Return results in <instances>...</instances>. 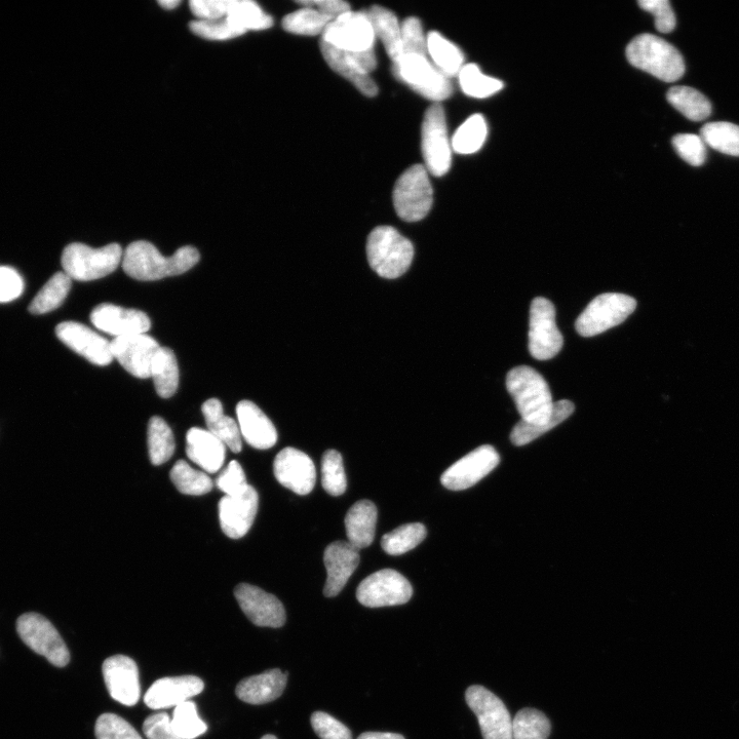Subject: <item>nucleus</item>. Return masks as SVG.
<instances>
[{"label": "nucleus", "mask_w": 739, "mask_h": 739, "mask_svg": "<svg viewBox=\"0 0 739 739\" xmlns=\"http://www.w3.org/2000/svg\"><path fill=\"white\" fill-rule=\"evenodd\" d=\"M201 259L196 248L186 246L171 257H164L157 247L146 241L134 242L126 249L123 268L126 274L138 281H159L185 274Z\"/></svg>", "instance_id": "obj_1"}, {"label": "nucleus", "mask_w": 739, "mask_h": 739, "mask_svg": "<svg viewBox=\"0 0 739 739\" xmlns=\"http://www.w3.org/2000/svg\"><path fill=\"white\" fill-rule=\"evenodd\" d=\"M507 387L522 420L535 425L552 421L554 405L549 384L533 368L520 366L511 370Z\"/></svg>", "instance_id": "obj_2"}, {"label": "nucleus", "mask_w": 739, "mask_h": 739, "mask_svg": "<svg viewBox=\"0 0 739 739\" xmlns=\"http://www.w3.org/2000/svg\"><path fill=\"white\" fill-rule=\"evenodd\" d=\"M631 65L666 83L677 82L685 73L681 53L671 44L652 34H641L627 48Z\"/></svg>", "instance_id": "obj_3"}, {"label": "nucleus", "mask_w": 739, "mask_h": 739, "mask_svg": "<svg viewBox=\"0 0 739 739\" xmlns=\"http://www.w3.org/2000/svg\"><path fill=\"white\" fill-rule=\"evenodd\" d=\"M367 256L371 267L381 278L398 279L409 269L414 248L396 228L379 226L370 233Z\"/></svg>", "instance_id": "obj_4"}, {"label": "nucleus", "mask_w": 739, "mask_h": 739, "mask_svg": "<svg viewBox=\"0 0 739 739\" xmlns=\"http://www.w3.org/2000/svg\"><path fill=\"white\" fill-rule=\"evenodd\" d=\"M123 257V249L119 244L94 249L85 244L74 243L64 249L61 262L65 274L71 280L90 282L112 274Z\"/></svg>", "instance_id": "obj_5"}, {"label": "nucleus", "mask_w": 739, "mask_h": 739, "mask_svg": "<svg viewBox=\"0 0 739 739\" xmlns=\"http://www.w3.org/2000/svg\"><path fill=\"white\" fill-rule=\"evenodd\" d=\"M393 73L399 81L425 99L440 103L453 94V86L427 56L404 55L393 63Z\"/></svg>", "instance_id": "obj_6"}, {"label": "nucleus", "mask_w": 739, "mask_h": 739, "mask_svg": "<svg viewBox=\"0 0 739 739\" xmlns=\"http://www.w3.org/2000/svg\"><path fill=\"white\" fill-rule=\"evenodd\" d=\"M434 190L429 172L422 165L406 170L394 188V206L398 216L407 222H417L430 213Z\"/></svg>", "instance_id": "obj_7"}, {"label": "nucleus", "mask_w": 739, "mask_h": 739, "mask_svg": "<svg viewBox=\"0 0 739 739\" xmlns=\"http://www.w3.org/2000/svg\"><path fill=\"white\" fill-rule=\"evenodd\" d=\"M637 301L631 296L606 293L597 296L576 321L577 333L594 337L624 323L636 310Z\"/></svg>", "instance_id": "obj_8"}, {"label": "nucleus", "mask_w": 739, "mask_h": 739, "mask_svg": "<svg viewBox=\"0 0 739 739\" xmlns=\"http://www.w3.org/2000/svg\"><path fill=\"white\" fill-rule=\"evenodd\" d=\"M421 148L425 169L436 177L446 175L452 163L451 142L446 115L440 103L426 110L421 129Z\"/></svg>", "instance_id": "obj_9"}, {"label": "nucleus", "mask_w": 739, "mask_h": 739, "mask_svg": "<svg viewBox=\"0 0 739 739\" xmlns=\"http://www.w3.org/2000/svg\"><path fill=\"white\" fill-rule=\"evenodd\" d=\"M17 631L31 650L45 656L53 666L64 668L69 664V650L45 616L37 613L23 614L17 621Z\"/></svg>", "instance_id": "obj_10"}, {"label": "nucleus", "mask_w": 739, "mask_h": 739, "mask_svg": "<svg viewBox=\"0 0 739 739\" xmlns=\"http://www.w3.org/2000/svg\"><path fill=\"white\" fill-rule=\"evenodd\" d=\"M564 344V338L556 324L554 304L542 297L532 301L529 322V352L539 361L556 357Z\"/></svg>", "instance_id": "obj_11"}, {"label": "nucleus", "mask_w": 739, "mask_h": 739, "mask_svg": "<svg viewBox=\"0 0 739 739\" xmlns=\"http://www.w3.org/2000/svg\"><path fill=\"white\" fill-rule=\"evenodd\" d=\"M466 704L476 714L484 739H513V720L502 700L487 688L471 686Z\"/></svg>", "instance_id": "obj_12"}, {"label": "nucleus", "mask_w": 739, "mask_h": 739, "mask_svg": "<svg viewBox=\"0 0 739 739\" xmlns=\"http://www.w3.org/2000/svg\"><path fill=\"white\" fill-rule=\"evenodd\" d=\"M412 596L409 580L393 569H383L368 576L357 591L359 602L369 608L404 605Z\"/></svg>", "instance_id": "obj_13"}, {"label": "nucleus", "mask_w": 739, "mask_h": 739, "mask_svg": "<svg viewBox=\"0 0 739 739\" xmlns=\"http://www.w3.org/2000/svg\"><path fill=\"white\" fill-rule=\"evenodd\" d=\"M320 47L328 65L352 83L363 95L375 97L378 94V88L370 76V73L377 67L374 50L358 53L345 52L324 41H321Z\"/></svg>", "instance_id": "obj_14"}, {"label": "nucleus", "mask_w": 739, "mask_h": 739, "mask_svg": "<svg viewBox=\"0 0 739 739\" xmlns=\"http://www.w3.org/2000/svg\"><path fill=\"white\" fill-rule=\"evenodd\" d=\"M376 36L366 12L350 11L332 21L323 33L322 41L345 52L374 50Z\"/></svg>", "instance_id": "obj_15"}, {"label": "nucleus", "mask_w": 739, "mask_h": 739, "mask_svg": "<svg viewBox=\"0 0 739 739\" xmlns=\"http://www.w3.org/2000/svg\"><path fill=\"white\" fill-rule=\"evenodd\" d=\"M499 462V454L492 446H481L450 466L441 482L452 491L469 489L488 476Z\"/></svg>", "instance_id": "obj_16"}, {"label": "nucleus", "mask_w": 739, "mask_h": 739, "mask_svg": "<svg viewBox=\"0 0 739 739\" xmlns=\"http://www.w3.org/2000/svg\"><path fill=\"white\" fill-rule=\"evenodd\" d=\"M259 505L257 491L248 486L239 494L221 498L219 501V521L226 536L240 539L250 531Z\"/></svg>", "instance_id": "obj_17"}, {"label": "nucleus", "mask_w": 739, "mask_h": 739, "mask_svg": "<svg viewBox=\"0 0 739 739\" xmlns=\"http://www.w3.org/2000/svg\"><path fill=\"white\" fill-rule=\"evenodd\" d=\"M102 673L107 690L115 702L127 707L138 704L141 695L139 670L131 657L114 655L107 658Z\"/></svg>", "instance_id": "obj_18"}, {"label": "nucleus", "mask_w": 739, "mask_h": 739, "mask_svg": "<svg viewBox=\"0 0 739 739\" xmlns=\"http://www.w3.org/2000/svg\"><path fill=\"white\" fill-rule=\"evenodd\" d=\"M113 359L133 376L150 378L151 365L161 346L157 340L146 334L115 338L110 342Z\"/></svg>", "instance_id": "obj_19"}, {"label": "nucleus", "mask_w": 739, "mask_h": 739, "mask_svg": "<svg viewBox=\"0 0 739 739\" xmlns=\"http://www.w3.org/2000/svg\"><path fill=\"white\" fill-rule=\"evenodd\" d=\"M235 596L245 615L257 627L279 629L286 624V611L282 602L274 595L242 583Z\"/></svg>", "instance_id": "obj_20"}, {"label": "nucleus", "mask_w": 739, "mask_h": 739, "mask_svg": "<svg viewBox=\"0 0 739 739\" xmlns=\"http://www.w3.org/2000/svg\"><path fill=\"white\" fill-rule=\"evenodd\" d=\"M274 473L281 485L298 495L309 494L317 481L313 459L295 448H286L277 455Z\"/></svg>", "instance_id": "obj_21"}, {"label": "nucleus", "mask_w": 739, "mask_h": 739, "mask_svg": "<svg viewBox=\"0 0 739 739\" xmlns=\"http://www.w3.org/2000/svg\"><path fill=\"white\" fill-rule=\"evenodd\" d=\"M57 337L76 354L97 366H107L113 361L110 342L89 327L65 322L57 326Z\"/></svg>", "instance_id": "obj_22"}, {"label": "nucleus", "mask_w": 739, "mask_h": 739, "mask_svg": "<svg viewBox=\"0 0 739 739\" xmlns=\"http://www.w3.org/2000/svg\"><path fill=\"white\" fill-rule=\"evenodd\" d=\"M91 321L97 329L115 338L145 334L151 328V322L143 311L110 303L98 305L92 311Z\"/></svg>", "instance_id": "obj_23"}, {"label": "nucleus", "mask_w": 739, "mask_h": 739, "mask_svg": "<svg viewBox=\"0 0 739 739\" xmlns=\"http://www.w3.org/2000/svg\"><path fill=\"white\" fill-rule=\"evenodd\" d=\"M205 684L196 676L168 677L155 681L144 696L152 710L177 707L203 692Z\"/></svg>", "instance_id": "obj_24"}, {"label": "nucleus", "mask_w": 739, "mask_h": 739, "mask_svg": "<svg viewBox=\"0 0 739 739\" xmlns=\"http://www.w3.org/2000/svg\"><path fill=\"white\" fill-rule=\"evenodd\" d=\"M359 550L346 541H335L326 549L324 563L327 580L324 595L333 598L340 594L350 576L360 564Z\"/></svg>", "instance_id": "obj_25"}, {"label": "nucleus", "mask_w": 739, "mask_h": 739, "mask_svg": "<svg viewBox=\"0 0 739 739\" xmlns=\"http://www.w3.org/2000/svg\"><path fill=\"white\" fill-rule=\"evenodd\" d=\"M237 415L242 438L251 447L267 450L277 444L278 432L274 423L257 405L242 401L237 406Z\"/></svg>", "instance_id": "obj_26"}, {"label": "nucleus", "mask_w": 739, "mask_h": 739, "mask_svg": "<svg viewBox=\"0 0 739 739\" xmlns=\"http://www.w3.org/2000/svg\"><path fill=\"white\" fill-rule=\"evenodd\" d=\"M186 454L208 474L222 469L226 457V446L208 430L192 427L186 436Z\"/></svg>", "instance_id": "obj_27"}, {"label": "nucleus", "mask_w": 739, "mask_h": 739, "mask_svg": "<svg viewBox=\"0 0 739 739\" xmlns=\"http://www.w3.org/2000/svg\"><path fill=\"white\" fill-rule=\"evenodd\" d=\"M288 673L281 670H269L260 675L249 677L240 682L237 696L250 705H264L278 699L287 686Z\"/></svg>", "instance_id": "obj_28"}, {"label": "nucleus", "mask_w": 739, "mask_h": 739, "mask_svg": "<svg viewBox=\"0 0 739 739\" xmlns=\"http://www.w3.org/2000/svg\"><path fill=\"white\" fill-rule=\"evenodd\" d=\"M348 542L356 549L371 546L375 538L377 508L370 500H360L353 505L345 517Z\"/></svg>", "instance_id": "obj_29"}, {"label": "nucleus", "mask_w": 739, "mask_h": 739, "mask_svg": "<svg viewBox=\"0 0 739 739\" xmlns=\"http://www.w3.org/2000/svg\"><path fill=\"white\" fill-rule=\"evenodd\" d=\"M202 411L208 431L233 453H240L243 442L239 424L224 414L222 403L217 399H210L203 404Z\"/></svg>", "instance_id": "obj_30"}, {"label": "nucleus", "mask_w": 739, "mask_h": 739, "mask_svg": "<svg viewBox=\"0 0 739 739\" xmlns=\"http://www.w3.org/2000/svg\"><path fill=\"white\" fill-rule=\"evenodd\" d=\"M366 13L375 36L382 42L393 63H396L403 55L402 26L397 16L380 6H374Z\"/></svg>", "instance_id": "obj_31"}, {"label": "nucleus", "mask_w": 739, "mask_h": 739, "mask_svg": "<svg viewBox=\"0 0 739 739\" xmlns=\"http://www.w3.org/2000/svg\"><path fill=\"white\" fill-rule=\"evenodd\" d=\"M150 377L161 398L169 399L176 394L179 386V367L171 348H160L153 359Z\"/></svg>", "instance_id": "obj_32"}, {"label": "nucleus", "mask_w": 739, "mask_h": 739, "mask_svg": "<svg viewBox=\"0 0 739 739\" xmlns=\"http://www.w3.org/2000/svg\"><path fill=\"white\" fill-rule=\"evenodd\" d=\"M427 53L431 56L433 63L445 75L458 76L464 66V55L461 50L439 32L432 31L426 37Z\"/></svg>", "instance_id": "obj_33"}, {"label": "nucleus", "mask_w": 739, "mask_h": 739, "mask_svg": "<svg viewBox=\"0 0 739 739\" xmlns=\"http://www.w3.org/2000/svg\"><path fill=\"white\" fill-rule=\"evenodd\" d=\"M670 104L692 122H703L712 113V104L699 91L689 87H674L667 94Z\"/></svg>", "instance_id": "obj_34"}, {"label": "nucleus", "mask_w": 739, "mask_h": 739, "mask_svg": "<svg viewBox=\"0 0 739 739\" xmlns=\"http://www.w3.org/2000/svg\"><path fill=\"white\" fill-rule=\"evenodd\" d=\"M574 409L572 402L563 400L555 403L552 421L547 425H535L521 420L512 431V443L519 447L531 443L568 419L573 414Z\"/></svg>", "instance_id": "obj_35"}, {"label": "nucleus", "mask_w": 739, "mask_h": 739, "mask_svg": "<svg viewBox=\"0 0 739 739\" xmlns=\"http://www.w3.org/2000/svg\"><path fill=\"white\" fill-rule=\"evenodd\" d=\"M71 281L65 272H58L32 300L29 305L30 313L44 315L61 306L70 291Z\"/></svg>", "instance_id": "obj_36"}, {"label": "nucleus", "mask_w": 739, "mask_h": 739, "mask_svg": "<svg viewBox=\"0 0 739 739\" xmlns=\"http://www.w3.org/2000/svg\"><path fill=\"white\" fill-rule=\"evenodd\" d=\"M149 457L153 465L169 461L175 452V440L171 427L159 416L150 419L148 425Z\"/></svg>", "instance_id": "obj_37"}, {"label": "nucleus", "mask_w": 739, "mask_h": 739, "mask_svg": "<svg viewBox=\"0 0 739 739\" xmlns=\"http://www.w3.org/2000/svg\"><path fill=\"white\" fill-rule=\"evenodd\" d=\"M488 126L481 114H474L456 131L452 139V148L459 154L478 152L486 142Z\"/></svg>", "instance_id": "obj_38"}, {"label": "nucleus", "mask_w": 739, "mask_h": 739, "mask_svg": "<svg viewBox=\"0 0 739 739\" xmlns=\"http://www.w3.org/2000/svg\"><path fill=\"white\" fill-rule=\"evenodd\" d=\"M226 18L245 32L266 30L274 25V19L252 0H232Z\"/></svg>", "instance_id": "obj_39"}, {"label": "nucleus", "mask_w": 739, "mask_h": 739, "mask_svg": "<svg viewBox=\"0 0 739 739\" xmlns=\"http://www.w3.org/2000/svg\"><path fill=\"white\" fill-rule=\"evenodd\" d=\"M458 79L463 93L477 99L491 97L503 89L501 81L483 74L476 64L464 65Z\"/></svg>", "instance_id": "obj_40"}, {"label": "nucleus", "mask_w": 739, "mask_h": 739, "mask_svg": "<svg viewBox=\"0 0 739 739\" xmlns=\"http://www.w3.org/2000/svg\"><path fill=\"white\" fill-rule=\"evenodd\" d=\"M426 534V528L422 524L403 525L385 534L381 539V547L388 555L400 556L418 547Z\"/></svg>", "instance_id": "obj_41"}, {"label": "nucleus", "mask_w": 739, "mask_h": 739, "mask_svg": "<svg viewBox=\"0 0 739 739\" xmlns=\"http://www.w3.org/2000/svg\"><path fill=\"white\" fill-rule=\"evenodd\" d=\"M170 477L178 491L185 495H205L214 486L212 479L207 473L192 469L184 460L176 462Z\"/></svg>", "instance_id": "obj_42"}, {"label": "nucleus", "mask_w": 739, "mask_h": 739, "mask_svg": "<svg viewBox=\"0 0 739 739\" xmlns=\"http://www.w3.org/2000/svg\"><path fill=\"white\" fill-rule=\"evenodd\" d=\"M699 136L713 149L739 157V126L726 122L710 123L700 130Z\"/></svg>", "instance_id": "obj_43"}, {"label": "nucleus", "mask_w": 739, "mask_h": 739, "mask_svg": "<svg viewBox=\"0 0 739 739\" xmlns=\"http://www.w3.org/2000/svg\"><path fill=\"white\" fill-rule=\"evenodd\" d=\"M332 21L317 9L303 7L287 15L283 20V28L290 33L315 36L324 33Z\"/></svg>", "instance_id": "obj_44"}, {"label": "nucleus", "mask_w": 739, "mask_h": 739, "mask_svg": "<svg viewBox=\"0 0 739 739\" xmlns=\"http://www.w3.org/2000/svg\"><path fill=\"white\" fill-rule=\"evenodd\" d=\"M551 730L548 717L535 709H523L513 720V739H549Z\"/></svg>", "instance_id": "obj_45"}, {"label": "nucleus", "mask_w": 739, "mask_h": 739, "mask_svg": "<svg viewBox=\"0 0 739 739\" xmlns=\"http://www.w3.org/2000/svg\"><path fill=\"white\" fill-rule=\"evenodd\" d=\"M172 725L183 739L197 738L208 730L207 724L199 716L197 705L190 700L175 708Z\"/></svg>", "instance_id": "obj_46"}, {"label": "nucleus", "mask_w": 739, "mask_h": 739, "mask_svg": "<svg viewBox=\"0 0 739 739\" xmlns=\"http://www.w3.org/2000/svg\"><path fill=\"white\" fill-rule=\"evenodd\" d=\"M322 484L327 493L340 496L347 488L343 459L336 450L325 452L322 460Z\"/></svg>", "instance_id": "obj_47"}, {"label": "nucleus", "mask_w": 739, "mask_h": 739, "mask_svg": "<svg viewBox=\"0 0 739 739\" xmlns=\"http://www.w3.org/2000/svg\"><path fill=\"white\" fill-rule=\"evenodd\" d=\"M189 27L194 34L208 41H228L246 33L227 18L217 21H192Z\"/></svg>", "instance_id": "obj_48"}, {"label": "nucleus", "mask_w": 739, "mask_h": 739, "mask_svg": "<svg viewBox=\"0 0 739 739\" xmlns=\"http://www.w3.org/2000/svg\"><path fill=\"white\" fill-rule=\"evenodd\" d=\"M97 739H142L137 730L115 714L101 715L95 726Z\"/></svg>", "instance_id": "obj_49"}, {"label": "nucleus", "mask_w": 739, "mask_h": 739, "mask_svg": "<svg viewBox=\"0 0 739 739\" xmlns=\"http://www.w3.org/2000/svg\"><path fill=\"white\" fill-rule=\"evenodd\" d=\"M673 145L686 163L693 167L703 166L707 160V147L702 137L694 134H679Z\"/></svg>", "instance_id": "obj_50"}, {"label": "nucleus", "mask_w": 739, "mask_h": 739, "mask_svg": "<svg viewBox=\"0 0 739 739\" xmlns=\"http://www.w3.org/2000/svg\"><path fill=\"white\" fill-rule=\"evenodd\" d=\"M402 26V45L403 55H422L427 56V42L423 32L421 21L417 18L410 17L406 19Z\"/></svg>", "instance_id": "obj_51"}, {"label": "nucleus", "mask_w": 739, "mask_h": 739, "mask_svg": "<svg viewBox=\"0 0 739 739\" xmlns=\"http://www.w3.org/2000/svg\"><path fill=\"white\" fill-rule=\"evenodd\" d=\"M639 6L654 16L655 28L670 33L676 28V16L669 0H642Z\"/></svg>", "instance_id": "obj_52"}, {"label": "nucleus", "mask_w": 739, "mask_h": 739, "mask_svg": "<svg viewBox=\"0 0 739 739\" xmlns=\"http://www.w3.org/2000/svg\"><path fill=\"white\" fill-rule=\"evenodd\" d=\"M311 726L321 739H353L352 731L324 712H316L311 716Z\"/></svg>", "instance_id": "obj_53"}, {"label": "nucleus", "mask_w": 739, "mask_h": 739, "mask_svg": "<svg viewBox=\"0 0 739 739\" xmlns=\"http://www.w3.org/2000/svg\"><path fill=\"white\" fill-rule=\"evenodd\" d=\"M216 485L227 496L239 494L249 486L242 465L236 460L220 474Z\"/></svg>", "instance_id": "obj_54"}, {"label": "nucleus", "mask_w": 739, "mask_h": 739, "mask_svg": "<svg viewBox=\"0 0 739 739\" xmlns=\"http://www.w3.org/2000/svg\"><path fill=\"white\" fill-rule=\"evenodd\" d=\"M231 4L232 0H191L189 6L198 20L217 21L227 17Z\"/></svg>", "instance_id": "obj_55"}, {"label": "nucleus", "mask_w": 739, "mask_h": 739, "mask_svg": "<svg viewBox=\"0 0 739 739\" xmlns=\"http://www.w3.org/2000/svg\"><path fill=\"white\" fill-rule=\"evenodd\" d=\"M24 291V281L19 272L9 266H0V303L19 298Z\"/></svg>", "instance_id": "obj_56"}, {"label": "nucleus", "mask_w": 739, "mask_h": 739, "mask_svg": "<svg viewBox=\"0 0 739 739\" xmlns=\"http://www.w3.org/2000/svg\"><path fill=\"white\" fill-rule=\"evenodd\" d=\"M148 739H183L174 730L172 720L166 713L153 714L143 724Z\"/></svg>", "instance_id": "obj_57"}, {"label": "nucleus", "mask_w": 739, "mask_h": 739, "mask_svg": "<svg viewBox=\"0 0 739 739\" xmlns=\"http://www.w3.org/2000/svg\"><path fill=\"white\" fill-rule=\"evenodd\" d=\"M297 4L303 7L315 8L331 21L352 11L350 6L342 0H303V2Z\"/></svg>", "instance_id": "obj_58"}, {"label": "nucleus", "mask_w": 739, "mask_h": 739, "mask_svg": "<svg viewBox=\"0 0 739 739\" xmlns=\"http://www.w3.org/2000/svg\"><path fill=\"white\" fill-rule=\"evenodd\" d=\"M357 739H405V737L398 733L365 732L361 734Z\"/></svg>", "instance_id": "obj_59"}, {"label": "nucleus", "mask_w": 739, "mask_h": 739, "mask_svg": "<svg viewBox=\"0 0 739 739\" xmlns=\"http://www.w3.org/2000/svg\"><path fill=\"white\" fill-rule=\"evenodd\" d=\"M159 4L166 10H174L180 5V2L179 0H162Z\"/></svg>", "instance_id": "obj_60"}, {"label": "nucleus", "mask_w": 739, "mask_h": 739, "mask_svg": "<svg viewBox=\"0 0 739 739\" xmlns=\"http://www.w3.org/2000/svg\"><path fill=\"white\" fill-rule=\"evenodd\" d=\"M261 739H278L275 735L267 734L263 736Z\"/></svg>", "instance_id": "obj_61"}]
</instances>
